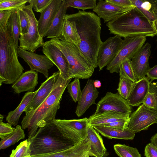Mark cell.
Instances as JSON below:
<instances>
[{"label": "cell", "instance_id": "cell-1", "mask_svg": "<svg viewBox=\"0 0 157 157\" xmlns=\"http://www.w3.org/2000/svg\"><path fill=\"white\" fill-rule=\"evenodd\" d=\"M65 17L74 21L81 42L76 46L90 64L95 68L98 67L97 56L102 42L101 38V18L94 13L78 10Z\"/></svg>", "mask_w": 157, "mask_h": 157}, {"label": "cell", "instance_id": "cell-2", "mask_svg": "<svg viewBox=\"0 0 157 157\" xmlns=\"http://www.w3.org/2000/svg\"><path fill=\"white\" fill-rule=\"evenodd\" d=\"M71 79H64L59 74L47 98L36 110L25 114L21 121V126L23 129H28V140L33 137L39 127L56 119L63 94Z\"/></svg>", "mask_w": 157, "mask_h": 157}, {"label": "cell", "instance_id": "cell-3", "mask_svg": "<svg viewBox=\"0 0 157 157\" xmlns=\"http://www.w3.org/2000/svg\"><path fill=\"white\" fill-rule=\"evenodd\" d=\"M30 142L31 156L50 154L70 148L82 141L67 134L52 122L39 128Z\"/></svg>", "mask_w": 157, "mask_h": 157}, {"label": "cell", "instance_id": "cell-4", "mask_svg": "<svg viewBox=\"0 0 157 157\" xmlns=\"http://www.w3.org/2000/svg\"><path fill=\"white\" fill-rule=\"evenodd\" d=\"M110 34L126 38L139 36L153 37L157 35L150 21L136 7L106 24Z\"/></svg>", "mask_w": 157, "mask_h": 157}, {"label": "cell", "instance_id": "cell-5", "mask_svg": "<svg viewBox=\"0 0 157 157\" xmlns=\"http://www.w3.org/2000/svg\"><path fill=\"white\" fill-rule=\"evenodd\" d=\"M17 48L7 26L0 25V86L13 83L23 73Z\"/></svg>", "mask_w": 157, "mask_h": 157}, {"label": "cell", "instance_id": "cell-6", "mask_svg": "<svg viewBox=\"0 0 157 157\" xmlns=\"http://www.w3.org/2000/svg\"><path fill=\"white\" fill-rule=\"evenodd\" d=\"M50 40L66 57L69 64L70 78L87 79L92 76L95 68L76 45L66 41L61 37Z\"/></svg>", "mask_w": 157, "mask_h": 157}, {"label": "cell", "instance_id": "cell-7", "mask_svg": "<svg viewBox=\"0 0 157 157\" xmlns=\"http://www.w3.org/2000/svg\"><path fill=\"white\" fill-rule=\"evenodd\" d=\"M26 13L29 22L28 32L20 35L19 38L21 48L28 51L34 52L39 48L43 46L44 42L43 38L40 35L38 28V21L33 10L31 4L25 5L21 8Z\"/></svg>", "mask_w": 157, "mask_h": 157}, {"label": "cell", "instance_id": "cell-8", "mask_svg": "<svg viewBox=\"0 0 157 157\" xmlns=\"http://www.w3.org/2000/svg\"><path fill=\"white\" fill-rule=\"evenodd\" d=\"M146 40L144 36L124 38L116 57L106 66V69L111 73L119 72L121 64L127 59L131 60Z\"/></svg>", "mask_w": 157, "mask_h": 157}, {"label": "cell", "instance_id": "cell-9", "mask_svg": "<svg viewBox=\"0 0 157 157\" xmlns=\"http://www.w3.org/2000/svg\"><path fill=\"white\" fill-rule=\"evenodd\" d=\"M155 124H157V111L142 104L130 115L128 128L135 133L147 130Z\"/></svg>", "mask_w": 157, "mask_h": 157}, {"label": "cell", "instance_id": "cell-10", "mask_svg": "<svg viewBox=\"0 0 157 157\" xmlns=\"http://www.w3.org/2000/svg\"><path fill=\"white\" fill-rule=\"evenodd\" d=\"M132 108L127 100L118 93L108 92L97 104L94 114H98L107 111H115L131 115Z\"/></svg>", "mask_w": 157, "mask_h": 157}, {"label": "cell", "instance_id": "cell-11", "mask_svg": "<svg viewBox=\"0 0 157 157\" xmlns=\"http://www.w3.org/2000/svg\"><path fill=\"white\" fill-rule=\"evenodd\" d=\"M123 41L118 35L109 37L102 42L97 56V63L99 71L110 63L116 57Z\"/></svg>", "mask_w": 157, "mask_h": 157}, {"label": "cell", "instance_id": "cell-12", "mask_svg": "<svg viewBox=\"0 0 157 157\" xmlns=\"http://www.w3.org/2000/svg\"><path fill=\"white\" fill-rule=\"evenodd\" d=\"M17 53L18 56L27 63L30 70L39 72L47 78L49 77L48 70L54 64L46 56L28 51L19 46L17 48Z\"/></svg>", "mask_w": 157, "mask_h": 157}, {"label": "cell", "instance_id": "cell-13", "mask_svg": "<svg viewBox=\"0 0 157 157\" xmlns=\"http://www.w3.org/2000/svg\"><path fill=\"white\" fill-rule=\"evenodd\" d=\"M42 52L58 68L61 77L65 79L71 78L68 62L61 51L50 40L44 42Z\"/></svg>", "mask_w": 157, "mask_h": 157}, {"label": "cell", "instance_id": "cell-14", "mask_svg": "<svg viewBox=\"0 0 157 157\" xmlns=\"http://www.w3.org/2000/svg\"><path fill=\"white\" fill-rule=\"evenodd\" d=\"M151 45L146 43L131 59L132 68L138 80L145 77L151 68L149 62L151 54Z\"/></svg>", "mask_w": 157, "mask_h": 157}, {"label": "cell", "instance_id": "cell-15", "mask_svg": "<svg viewBox=\"0 0 157 157\" xmlns=\"http://www.w3.org/2000/svg\"><path fill=\"white\" fill-rule=\"evenodd\" d=\"M94 80L88 79L82 90L75 112L78 117L82 116L91 105L96 104L95 100L98 96L99 92L94 86Z\"/></svg>", "mask_w": 157, "mask_h": 157}, {"label": "cell", "instance_id": "cell-16", "mask_svg": "<svg viewBox=\"0 0 157 157\" xmlns=\"http://www.w3.org/2000/svg\"><path fill=\"white\" fill-rule=\"evenodd\" d=\"M59 74V71L54 73L41 84L36 94L25 110V114L36 110L47 98L52 91Z\"/></svg>", "mask_w": 157, "mask_h": 157}, {"label": "cell", "instance_id": "cell-17", "mask_svg": "<svg viewBox=\"0 0 157 157\" xmlns=\"http://www.w3.org/2000/svg\"><path fill=\"white\" fill-rule=\"evenodd\" d=\"M133 8L121 7L106 0H100L93 9V11L96 13L100 18L103 19L104 23H107Z\"/></svg>", "mask_w": 157, "mask_h": 157}, {"label": "cell", "instance_id": "cell-18", "mask_svg": "<svg viewBox=\"0 0 157 157\" xmlns=\"http://www.w3.org/2000/svg\"><path fill=\"white\" fill-rule=\"evenodd\" d=\"M63 1L52 0L51 4L41 13L38 21V28L39 34L42 37H45Z\"/></svg>", "mask_w": 157, "mask_h": 157}, {"label": "cell", "instance_id": "cell-19", "mask_svg": "<svg viewBox=\"0 0 157 157\" xmlns=\"http://www.w3.org/2000/svg\"><path fill=\"white\" fill-rule=\"evenodd\" d=\"M38 72L30 70L23 73L12 87L17 94L25 91L33 92L38 84Z\"/></svg>", "mask_w": 157, "mask_h": 157}, {"label": "cell", "instance_id": "cell-20", "mask_svg": "<svg viewBox=\"0 0 157 157\" xmlns=\"http://www.w3.org/2000/svg\"><path fill=\"white\" fill-rule=\"evenodd\" d=\"M90 146L89 140H84L66 150L50 154L30 157H89Z\"/></svg>", "mask_w": 157, "mask_h": 157}, {"label": "cell", "instance_id": "cell-21", "mask_svg": "<svg viewBox=\"0 0 157 157\" xmlns=\"http://www.w3.org/2000/svg\"><path fill=\"white\" fill-rule=\"evenodd\" d=\"M151 82L146 77L135 83L133 89L127 100L132 107L139 106L149 92Z\"/></svg>", "mask_w": 157, "mask_h": 157}, {"label": "cell", "instance_id": "cell-22", "mask_svg": "<svg viewBox=\"0 0 157 157\" xmlns=\"http://www.w3.org/2000/svg\"><path fill=\"white\" fill-rule=\"evenodd\" d=\"M130 115L115 111H107L95 114L88 118V124L92 127L98 126L113 122L130 119Z\"/></svg>", "mask_w": 157, "mask_h": 157}, {"label": "cell", "instance_id": "cell-23", "mask_svg": "<svg viewBox=\"0 0 157 157\" xmlns=\"http://www.w3.org/2000/svg\"><path fill=\"white\" fill-rule=\"evenodd\" d=\"M87 138L91 144V148L89 152L90 156H108L109 154L99 133L93 127L89 124L87 128Z\"/></svg>", "mask_w": 157, "mask_h": 157}, {"label": "cell", "instance_id": "cell-24", "mask_svg": "<svg viewBox=\"0 0 157 157\" xmlns=\"http://www.w3.org/2000/svg\"><path fill=\"white\" fill-rule=\"evenodd\" d=\"M55 124L78 134L83 140L87 138V128L88 125V118L69 120L56 119L53 121Z\"/></svg>", "mask_w": 157, "mask_h": 157}, {"label": "cell", "instance_id": "cell-25", "mask_svg": "<svg viewBox=\"0 0 157 157\" xmlns=\"http://www.w3.org/2000/svg\"><path fill=\"white\" fill-rule=\"evenodd\" d=\"M38 91V89L35 91L28 92L25 94L17 108L8 113L6 117L7 123L13 126L17 124L21 114L31 102Z\"/></svg>", "mask_w": 157, "mask_h": 157}, {"label": "cell", "instance_id": "cell-26", "mask_svg": "<svg viewBox=\"0 0 157 157\" xmlns=\"http://www.w3.org/2000/svg\"><path fill=\"white\" fill-rule=\"evenodd\" d=\"M67 8L65 0H63L61 6L45 35L46 38L52 39L61 37V29Z\"/></svg>", "mask_w": 157, "mask_h": 157}, {"label": "cell", "instance_id": "cell-27", "mask_svg": "<svg viewBox=\"0 0 157 157\" xmlns=\"http://www.w3.org/2000/svg\"><path fill=\"white\" fill-rule=\"evenodd\" d=\"M61 37L66 41L76 46L79 45L81 42L75 22L65 17L61 29Z\"/></svg>", "mask_w": 157, "mask_h": 157}, {"label": "cell", "instance_id": "cell-28", "mask_svg": "<svg viewBox=\"0 0 157 157\" xmlns=\"http://www.w3.org/2000/svg\"><path fill=\"white\" fill-rule=\"evenodd\" d=\"M92 127L102 136L109 139L133 140L135 136V133L129 130L128 128L122 130L105 126Z\"/></svg>", "mask_w": 157, "mask_h": 157}, {"label": "cell", "instance_id": "cell-29", "mask_svg": "<svg viewBox=\"0 0 157 157\" xmlns=\"http://www.w3.org/2000/svg\"><path fill=\"white\" fill-rule=\"evenodd\" d=\"M7 27L17 48L20 36L21 28L18 9L13 10L9 19Z\"/></svg>", "mask_w": 157, "mask_h": 157}, {"label": "cell", "instance_id": "cell-30", "mask_svg": "<svg viewBox=\"0 0 157 157\" xmlns=\"http://www.w3.org/2000/svg\"><path fill=\"white\" fill-rule=\"evenodd\" d=\"M25 137L24 131L21 126L20 125H17L13 132L1 139L0 142V149H6L13 145L20 140L24 139Z\"/></svg>", "mask_w": 157, "mask_h": 157}, {"label": "cell", "instance_id": "cell-31", "mask_svg": "<svg viewBox=\"0 0 157 157\" xmlns=\"http://www.w3.org/2000/svg\"><path fill=\"white\" fill-rule=\"evenodd\" d=\"M113 147L116 153L120 157H141L136 148L119 144L114 145Z\"/></svg>", "mask_w": 157, "mask_h": 157}, {"label": "cell", "instance_id": "cell-32", "mask_svg": "<svg viewBox=\"0 0 157 157\" xmlns=\"http://www.w3.org/2000/svg\"><path fill=\"white\" fill-rule=\"evenodd\" d=\"M119 75L120 78H125L134 82L138 80L134 71L131 60L126 59L119 67Z\"/></svg>", "mask_w": 157, "mask_h": 157}, {"label": "cell", "instance_id": "cell-33", "mask_svg": "<svg viewBox=\"0 0 157 157\" xmlns=\"http://www.w3.org/2000/svg\"><path fill=\"white\" fill-rule=\"evenodd\" d=\"M67 7H71L84 11L94 9L96 6V0H65Z\"/></svg>", "mask_w": 157, "mask_h": 157}, {"label": "cell", "instance_id": "cell-34", "mask_svg": "<svg viewBox=\"0 0 157 157\" xmlns=\"http://www.w3.org/2000/svg\"><path fill=\"white\" fill-rule=\"evenodd\" d=\"M135 84L131 80L124 78H120L118 93L124 98L127 100L132 92Z\"/></svg>", "mask_w": 157, "mask_h": 157}, {"label": "cell", "instance_id": "cell-35", "mask_svg": "<svg viewBox=\"0 0 157 157\" xmlns=\"http://www.w3.org/2000/svg\"><path fill=\"white\" fill-rule=\"evenodd\" d=\"M30 142L27 139L21 142L12 151L10 157H30Z\"/></svg>", "mask_w": 157, "mask_h": 157}, {"label": "cell", "instance_id": "cell-36", "mask_svg": "<svg viewBox=\"0 0 157 157\" xmlns=\"http://www.w3.org/2000/svg\"><path fill=\"white\" fill-rule=\"evenodd\" d=\"M67 88L68 92L73 101L75 102H78L82 93L80 79L75 78L72 82L68 85Z\"/></svg>", "mask_w": 157, "mask_h": 157}, {"label": "cell", "instance_id": "cell-37", "mask_svg": "<svg viewBox=\"0 0 157 157\" xmlns=\"http://www.w3.org/2000/svg\"><path fill=\"white\" fill-rule=\"evenodd\" d=\"M29 0H0V11L18 9L25 6Z\"/></svg>", "mask_w": 157, "mask_h": 157}, {"label": "cell", "instance_id": "cell-38", "mask_svg": "<svg viewBox=\"0 0 157 157\" xmlns=\"http://www.w3.org/2000/svg\"><path fill=\"white\" fill-rule=\"evenodd\" d=\"M21 28L20 35L27 33L30 25L28 18L25 12L21 8L18 9Z\"/></svg>", "mask_w": 157, "mask_h": 157}, {"label": "cell", "instance_id": "cell-39", "mask_svg": "<svg viewBox=\"0 0 157 157\" xmlns=\"http://www.w3.org/2000/svg\"><path fill=\"white\" fill-rule=\"evenodd\" d=\"M52 0H29L35 11L41 13L51 4Z\"/></svg>", "mask_w": 157, "mask_h": 157}, {"label": "cell", "instance_id": "cell-40", "mask_svg": "<svg viewBox=\"0 0 157 157\" xmlns=\"http://www.w3.org/2000/svg\"><path fill=\"white\" fill-rule=\"evenodd\" d=\"M15 128H13L9 123L0 121V137L2 139L13 132Z\"/></svg>", "mask_w": 157, "mask_h": 157}, {"label": "cell", "instance_id": "cell-41", "mask_svg": "<svg viewBox=\"0 0 157 157\" xmlns=\"http://www.w3.org/2000/svg\"><path fill=\"white\" fill-rule=\"evenodd\" d=\"M129 120L130 119L126 120L118 121L100 126H106L116 129L124 130L128 128Z\"/></svg>", "mask_w": 157, "mask_h": 157}, {"label": "cell", "instance_id": "cell-42", "mask_svg": "<svg viewBox=\"0 0 157 157\" xmlns=\"http://www.w3.org/2000/svg\"><path fill=\"white\" fill-rule=\"evenodd\" d=\"M142 104L148 108L155 110V101L154 94L149 92L146 96Z\"/></svg>", "mask_w": 157, "mask_h": 157}, {"label": "cell", "instance_id": "cell-43", "mask_svg": "<svg viewBox=\"0 0 157 157\" xmlns=\"http://www.w3.org/2000/svg\"><path fill=\"white\" fill-rule=\"evenodd\" d=\"M13 10L0 11V25L7 26L9 19Z\"/></svg>", "mask_w": 157, "mask_h": 157}, {"label": "cell", "instance_id": "cell-44", "mask_svg": "<svg viewBox=\"0 0 157 157\" xmlns=\"http://www.w3.org/2000/svg\"><path fill=\"white\" fill-rule=\"evenodd\" d=\"M144 152L146 157H157V148L151 143L146 145Z\"/></svg>", "mask_w": 157, "mask_h": 157}, {"label": "cell", "instance_id": "cell-45", "mask_svg": "<svg viewBox=\"0 0 157 157\" xmlns=\"http://www.w3.org/2000/svg\"><path fill=\"white\" fill-rule=\"evenodd\" d=\"M117 6L125 8H134L130 0H105Z\"/></svg>", "mask_w": 157, "mask_h": 157}, {"label": "cell", "instance_id": "cell-46", "mask_svg": "<svg viewBox=\"0 0 157 157\" xmlns=\"http://www.w3.org/2000/svg\"><path fill=\"white\" fill-rule=\"evenodd\" d=\"M147 77L151 82L154 80L157 79V65L151 68L148 71L147 75Z\"/></svg>", "mask_w": 157, "mask_h": 157}, {"label": "cell", "instance_id": "cell-47", "mask_svg": "<svg viewBox=\"0 0 157 157\" xmlns=\"http://www.w3.org/2000/svg\"><path fill=\"white\" fill-rule=\"evenodd\" d=\"M149 92L154 94L155 101V110L157 111V82L150 83Z\"/></svg>", "mask_w": 157, "mask_h": 157}, {"label": "cell", "instance_id": "cell-48", "mask_svg": "<svg viewBox=\"0 0 157 157\" xmlns=\"http://www.w3.org/2000/svg\"><path fill=\"white\" fill-rule=\"evenodd\" d=\"M151 4L150 12L155 20L157 19V0H149Z\"/></svg>", "mask_w": 157, "mask_h": 157}, {"label": "cell", "instance_id": "cell-49", "mask_svg": "<svg viewBox=\"0 0 157 157\" xmlns=\"http://www.w3.org/2000/svg\"><path fill=\"white\" fill-rule=\"evenodd\" d=\"M151 142L157 148V133H156L151 137Z\"/></svg>", "mask_w": 157, "mask_h": 157}, {"label": "cell", "instance_id": "cell-50", "mask_svg": "<svg viewBox=\"0 0 157 157\" xmlns=\"http://www.w3.org/2000/svg\"><path fill=\"white\" fill-rule=\"evenodd\" d=\"M94 87L96 88L100 87L101 85L100 81L98 80H94Z\"/></svg>", "mask_w": 157, "mask_h": 157}, {"label": "cell", "instance_id": "cell-51", "mask_svg": "<svg viewBox=\"0 0 157 157\" xmlns=\"http://www.w3.org/2000/svg\"><path fill=\"white\" fill-rule=\"evenodd\" d=\"M152 24L154 29L157 34V19L152 22Z\"/></svg>", "mask_w": 157, "mask_h": 157}, {"label": "cell", "instance_id": "cell-52", "mask_svg": "<svg viewBox=\"0 0 157 157\" xmlns=\"http://www.w3.org/2000/svg\"><path fill=\"white\" fill-rule=\"evenodd\" d=\"M4 118V116L1 115L0 114V121H2L3 119Z\"/></svg>", "mask_w": 157, "mask_h": 157}, {"label": "cell", "instance_id": "cell-53", "mask_svg": "<svg viewBox=\"0 0 157 157\" xmlns=\"http://www.w3.org/2000/svg\"><path fill=\"white\" fill-rule=\"evenodd\" d=\"M89 157H91V156H89Z\"/></svg>", "mask_w": 157, "mask_h": 157}]
</instances>
